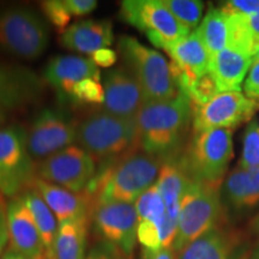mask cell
I'll return each mask as SVG.
<instances>
[{"label":"cell","instance_id":"obj_1","mask_svg":"<svg viewBox=\"0 0 259 259\" xmlns=\"http://www.w3.org/2000/svg\"><path fill=\"white\" fill-rule=\"evenodd\" d=\"M192 121V105L179 92L174 99L147 102L136 115L141 149L162 162L178 160L185 149Z\"/></svg>","mask_w":259,"mask_h":259},{"label":"cell","instance_id":"obj_2","mask_svg":"<svg viewBox=\"0 0 259 259\" xmlns=\"http://www.w3.org/2000/svg\"><path fill=\"white\" fill-rule=\"evenodd\" d=\"M163 162L139 149L116 160L102 161L84 192L96 204L131 203L155 185Z\"/></svg>","mask_w":259,"mask_h":259},{"label":"cell","instance_id":"obj_3","mask_svg":"<svg viewBox=\"0 0 259 259\" xmlns=\"http://www.w3.org/2000/svg\"><path fill=\"white\" fill-rule=\"evenodd\" d=\"M77 143L100 162L121 158L141 149L136 118H121L102 109L78 122Z\"/></svg>","mask_w":259,"mask_h":259},{"label":"cell","instance_id":"obj_4","mask_svg":"<svg viewBox=\"0 0 259 259\" xmlns=\"http://www.w3.org/2000/svg\"><path fill=\"white\" fill-rule=\"evenodd\" d=\"M118 52L122 65L134 74L143 90L145 103L166 101L179 94L170 64L160 52L144 46L128 35L119 38Z\"/></svg>","mask_w":259,"mask_h":259},{"label":"cell","instance_id":"obj_5","mask_svg":"<svg viewBox=\"0 0 259 259\" xmlns=\"http://www.w3.org/2000/svg\"><path fill=\"white\" fill-rule=\"evenodd\" d=\"M232 158V130L216 128L193 134L176 162L192 181L221 184Z\"/></svg>","mask_w":259,"mask_h":259},{"label":"cell","instance_id":"obj_6","mask_svg":"<svg viewBox=\"0 0 259 259\" xmlns=\"http://www.w3.org/2000/svg\"><path fill=\"white\" fill-rule=\"evenodd\" d=\"M51 31L44 16L30 8L0 11V48L25 60L40 58L50 46Z\"/></svg>","mask_w":259,"mask_h":259},{"label":"cell","instance_id":"obj_7","mask_svg":"<svg viewBox=\"0 0 259 259\" xmlns=\"http://www.w3.org/2000/svg\"><path fill=\"white\" fill-rule=\"evenodd\" d=\"M221 220L220 184L193 181L180 202L178 231L173 250L179 253L199 236L219 226Z\"/></svg>","mask_w":259,"mask_h":259},{"label":"cell","instance_id":"obj_8","mask_svg":"<svg viewBox=\"0 0 259 259\" xmlns=\"http://www.w3.org/2000/svg\"><path fill=\"white\" fill-rule=\"evenodd\" d=\"M119 15L126 23L144 32L150 44L163 51L191 34L171 15L163 0H125Z\"/></svg>","mask_w":259,"mask_h":259},{"label":"cell","instance_id":"obj_9","mask_svg":"<svg viewBox=\"0 0 259 259\" xmlns=\"http://www.w3.org/2000/svg\"><path fill=\"white\" fill-rule=\"evenodd\" d=\"M78 122L64 109L45 108L27 130V147L34 161H44L77 142Z\"/></svg>","mask_w":259,"mask_h":259},{"label":"cell","instance_id":"obj_10","mask_svg":"<svg viewBox=\"0 0 259 259\" xmlns=\"http://www.w3.org/2000/svg\"><path fill=\"white\" fill-rule=\"evenodd\" d=\"M96 161L79 145H70L37 162L36 178L72 192H84L96 173Z\"/></svg>","mask_w":259,"mask_h":259},{"label":"cell","instance_id":"obj_11","mask_svg":"<svg viewBox=\"0 0 259 259\" xmlns=\"http://www.w3.org/2000/svg\"><path fill=\"white\" fill-rule=\"evenodd\" d=\"M259 102L239 92L219 93L210 101L192 106L193 134L209 130H233L252 120Z\"/></svg>","mask_w":259,"mask_h":259},{"label":"cell","instance_id":"obj_12","mask_svg":"<svg viewBox=\"0 0 259 259\" xmlns=\"http://www.w3.org/2000/svg\"><path fill=\"white\" fill-rule=\"evenodd\" d=\"M95 234L131 257L137 241L138 213L135 204H96L92 213Z\"/></svg>","mask_w":259,"mask_h":259},{"label":"cell","instance_id":"obj_13","mask_svg":"<svg viewBox=\"0 0 259 259\" xmlns=\"http://www.w3.org/2000/svg\"><path fill=\"white\" fill-rule=\"evenodd\" d=\"M36 166L27 147V131L18 125L0 127V176L16 194L31 186Z\"/></svg>","mask_w":259,"mask_h":259},{"label":"cell","instance_id":"obj_14","mask_svg":"<svg viewBox=\"0 0 259 259\" xmlns=\"http://www.w3.org/2000/svg\"><path fill=\"white\" fill-rule=\"evenodd\" d=\"M105 102L102 111L121 118H136L145 99L135 76L126 67H115L103 73Z\"/></svg>","mask_w":259,"mask_h":259},{"label":"cell","instance_id":"obj_15","mask_svg":"<svg viewBox=\"0 0 259 259\" xmlns=\"http://www.w3.org/2000/svg\"><path fill=\"white\" fill-rule=\"evenodd\" d=\"M166 52L171 58L170 70L179 92L185 93L191 84L209 73L211 56L196 31L170 45Z\"/></svg>","mask_w":259,"mask_h":259},{"label":"cell","instance_id":"obj_16","mask_svg":"<svg viewBox=\"0 0 259 259\" xmlns=\"http://www.w3.org/2000/svg\"><path fill=\"white\" fill-rule=\"evenodd\" d=\"M8 227L10 250L28 259H48L36 223L21 194L8 204Z\"/></svg>","mask_w":259,"mask_h":259},{"label":"cell","instance_id":"obj_17","mask_svg":"<svg viewBox=\"0 0 259 259\" xmlns=\"http://www.w3.org/2000/svg\"><path fill=\"white\" fill-rule=\"evenodd\" d=\"M44 83L36 73L22 66L0 65V108L16 111L36 102Z\"/></svg>","mask_w":259,"mask_h":259},{"label":"cell","instance_id":"obj_18","mask_svg":"<svg viewBox=\"0 0 259 259\" xmlns=\"http://www.w3.org/2000/svg\"><path fill=\"white\" fill-rule=\"evenodd\" d=\"M45 80L57 90L63 100H71L77 83L84 79H101L100 69L90 58L79 56H56L44 70Z\"/></svg>","mask_w":259,"mask_h":259},{"label":"cell","instance_id":"obj_19","mask_svg":"<svg viewBox=\"0 0 259 259\" xmlns=\"http://www.w3.org/2000/svg\"><path fill=\"white\" fill-rule=\"evenodd\" d=\"M31 185L38 191L59 223L77 219H92L95 202L87 192H72L38 178H35Z\"/></svg>","mask_w":259,"mask_h":259},{"label":"cell","instance_id":"obj_20","mask_svg":"<svg viewBox=\"0 0 259 259\" xmlns=\"http://www.w3.org/2000/svg\"><path fill=\"white\" fill-rule=\"evenodd\" d=\"M252 65V54L238 48H226L210 58L209 73L219 93L239 92Z\"/></svg>","mask_w":259,"mask_h":259},{"label":"cell","instance_id":"obj_21","mask_svg":"<svg viewBox=\"0 0 259 259\" xmlns=\"http://www.w3.org/2000/svg\"><path fill=\"white\" fill-rule=\"evenodd\" d=\"M113 41L114 34L111 22L96 19H87L70 25L60 37L65 48L83 54H94L102 48H108Z\"/></svg>","mask_w":259,"mask_h":259},{"label":"cell","instance_id":"obj_22","mask_svg":"<svg viewBox=\"0 0 259 259\" xmlns=\"http://www.w3.org/2000/svg\"><path fill=\"white\" fill-rule=\"evenodd\" d=\"M238 244V235L221 225L187 245L178 259H229Z\"/></svg>","mask_w":259,"mask_h":259},{"label":"cell","instance_id":"obj_23","mask_svg":"<svg viewBox=\"0 0 259 259\" xmlns=\"http://www.w3.org/2000/svg\"><path fill=\"white\" fill-rule=\"evenodd\" d=\"M193 181L187 177L178 162L170 161L162 164L160 174L155 185L163 198L166 205L167 216L173 221L178 222L180 211V202L184 194L190 189Z\"/></svg>","mask_w":259,"mask_h":259},{"label":"cell","instance_id":"obj_24","mask_svg":"<svg viewBox=\"0 0 259 259\" xmlns=\"http://www.w3.org/2000/svg\"><path fill=\"white\" fill-rule=\"evenodd\" d=\"M196 34L202 40L210 56L232 46L233 22L231 15L221 8H211L196 29Z\"/></svg>","mask_w":259,"mask_h":259},{"label":"cell","instance_id":"obj_25","mask_svg":"<svg viewBox=\"0 0 259 259\" xmlns=\"http://www.w3.org/2000/svg\"><path fill=\"white\" fill-rule=\"evenodd\" d=\"M22 198L30 210L34 221L40 233L42 244L48 259H57L56 257V239L58 233L57 218L50 209L38 191L34 186H29L21 193Z\"/></svg>","mask_w":259,"mask_h":259},{"label":"cell","instance_id":"obj_26","mask_svg":"<svg viewBox=\"0 0 259 259\" xmlns=\"http://www.w3.org/2000/svg\"><path fill=\"white\" fill-rule=\"evenodd\" d=\"M226 194L235 209H252L259 203V168L236 166L226 181Z\"/></svg>","mask_w":259,"mask_h":259},{"label":"cell","instance_id":"obj_27","mask_svg":"<svg viewBox=\"0 0 259 259\" xmlns=\"http://www.w3.org/2000/svg\"><path fill=\"white\" fill-rule=\"evenodd\" d=\"M92 219L60 222L56 239L57 259H84Z\"/></svg>","mask_w":259,"mask_h":259},{"label":"cell","instance_id":"obj_28","mask_svg":"<svg viewBox=\"0 0 259 259\" xmlns=\"http://www.w3.org/2000/svg\"><path fill=\"white\" fill-rule=\"evenodd\" d=\"M135 206L138 213V221H149L160 226L166 221V205L156 185H153L141 194L135 202Z\"/></svg>","mask_w":259,"mask_h":259},{"label":"cell","instance_id":"obj_29","mask_svg":"<svg viewBox=\"0 0 259 259\" xmlns=\"http://www.w3.org/2000/svg\"><path fill=\"white\" fill-rule=\"evenodd\" d=\"M163 4L180 24L191 31L197 28L203 16L204 3L198 0H163Z\"/></svg>","mask_w":259,"mask_h":259},{"label":"cell","instance_id":"obj_30","mask_svg":"<svg viewBox=\"0 0 259 259\" xmlns=\"http://www.w3.org/2000/svg\"><path fill=\"white\" fill-rule=\"evenodd\" d=\"M239 166L245 169L259 168V125L255 120H252L245 131L242 155Z\"/></svg>","mask_w":259,"mask_h":259},{"label":"cell","instance_id":"obj_31","mask_svg":"<svg viewBox=\"0 0 259 259\" xmlns=\"http://www.w3.org/2000/svg\"><path fill=\"white\" fill-rule=\"evenodd\" d=\"M72 102L83 105H103L105 89L100 80L88 78L74 85L72 92Z\"/></svg>","mask_w":259,"mask_h":259},{"label":"cell","instance_id":"obj_32","mask_svg":"<svg viewBox=\"0 0 259 259\" xmlns=\"http://www.w3.org/2000/svg\"><path fill=\"white\" fill-rule=\"evenodd\" d=\"M41 9L48 22L63 34L67 29V25L70 24L71 17H72L65 4V0H46L41 3Z\"/></svg>","mask_w":259,"mask_h":259},{"label":"cell","instance_id":"obj_33","mask_svg":"<svg viewBox=\"0 0 259 259\" xmlns=\"http://www.w3.org/2000/svg\"><path fill=\"white\" fill-rule=\"evenodd\" d=\"M84 259H130V257L115 246L106 241H100L90 248Z\"/></svg>","mask_w":259,"mask_h":259},{"label":"cell","instance_id":"obj_34","mask_svg":"<svg viewBox=\"0 0 259 259\" xmlns=\"http://www.w3.org/2000/svg\"><path fill=\"white\" fill-rule=\"evenodd\" d=\"M244 94L259 102V61L252 63L244 82Z\"/></svg>","mask_w":259,"mask_h":259},{"label":"cell","instance_id":"obj_35","mask_svg":"<svg viewBox=\"0 0 259 259\" xmlns=\"http://www.w3.org/2000/svg\"><path fill=\"white\" fill-rule=\"evenodd\" d=\"M71 16H85L97 8L96 0H65Z\"/></svg>","mask_w":259,"mask_h":259},{"label":"cell","instance_id":"obj_36","mask_svg":"<svg viewBox=\"0 0 259 259\" xmlns=\"http://www.w3.org/2000/svg\"><path fill=\"white\" fill-rule=\"evenodd\" d=\"M9 241V227H8V205L4 197L0 193V254L5 250Z\"/></svg>","mask_w":259,"mask_h":259},{"label":"cell","instance_id":"obj_37","mask_svg":"<svg viewBox=\"0 0 259 259\" xmlns=\"http://www.w3.org/2000/svg\"><path fill=\"white\" fill-rule=\"evenodd\" d=\"M94 61V64L96 65L97 67L101 66L105 67V69H108V67H112L113 65L116 63L118 60V54H116L115 51L109 50V48H102V50L95 52V53L92 54V58H90Z\"/></svg>","mask_w":259,"mask_h":259},{"label":"cell","instance_id":"obj_38","mask_svg":"<svg viewBox=\"0 0 259 259\" xmlns=\"http://www.w3.org/2000/svg\"><path fill=\"white\" fill-rule=\"evenodd\" d=\"M144 259H178L177 252L173 250V247L163 248L158 251L157 253H143Z\"/></svg>","mask_w":259,"mask_h":259},{"label":"cell","instance_id":"obj_39","mask_svg":"<svg viewBox=\"0 0 259 259\" xmlns=\"http://www.w3.org/2000/svg\"><path fill=\"white\" fill-rule=\"evenodd\" d=\"M0 193L3 196H8V197H15L17 196L15 192V190L12 189V186L6 181L4 178L0 176Z\"/></svg>","mask_w":259,"mask_h":259},{"label":"cell","instance_id":"obj_40","mask_svg":"<svg viewBox=\"0 0 259 259\" xmlns=\"http://www.w3.org/2000/svg\"><path fill=\"white\" fill-rule=\"evenodd\" d=\"M2 259H28V258L24 257V255L17 253V252L10 250V248H9L8 251L3 253Z\"/></svg>","mask_w":259,"mask_h":259},{"label":"cell","instance_id":"obj_41","mask_svg":"<svg viewBox=\"0 0 259 259\" xmlns=\"http://www.w3.org/2000/svg\"><path fill=\"white\" fill-rule=\"evenodd\" d=\"M8 119H9L8 111H5V109L0 108V127H3V126L6 124Z\"/></svg>","mask_w":259,"mask_h":259},{"label":"cell","instance_id":"obj_42","mask_svg":"<svg viewBox=\"0 0 259 259\" xmlns=\"http://www.w3.org/2000/svg\"><path fill=\"white\" fill-rule=\"evenodd\" d=\"M258 61H259V44L257 45V47H255L253 57H252V63H258Z\"/></svg>","mask_w":259,"mask_h":259},{"label":"cell","instance_id":"obj_43","mask_svg":"<svg viewBox=\"0 0 259 259\" xmlns=\"http://www.w3.org/2000/svg\"><path fill=\"white\" fill-rule=\"evenodd\" d=\"M252 259H259V247L254 251L253 255H252Z\"/></svg>","mask_w":259,"mask_h":259},{"label":"cell","instance_id":"obj_44","mask_svg":"<svg viewBox=\"0 0 259 259\" xmlns=\"http://www.w3.org/2000/svg\"><path fill=\"white\" fill-rule=\"evenodd\" d=\"M254 227H255V229H257V231L259 232V216H258V218H257V220H255Z\"/></svg>","mask_w":259,"mask_h":259},{"label":"cell","instance_id":"obj_45","mask_svg":"<svg viewBox=\"0 0 259 259\" xmlns=\"http://www.w3.org/2000/svg\"><path fill=\"white\" fill-rule=\"evenodd\" d=\"M258 125H259V122H258Z\"/></svg>","mask_w":259,"mask_h":259}]
</instances>
